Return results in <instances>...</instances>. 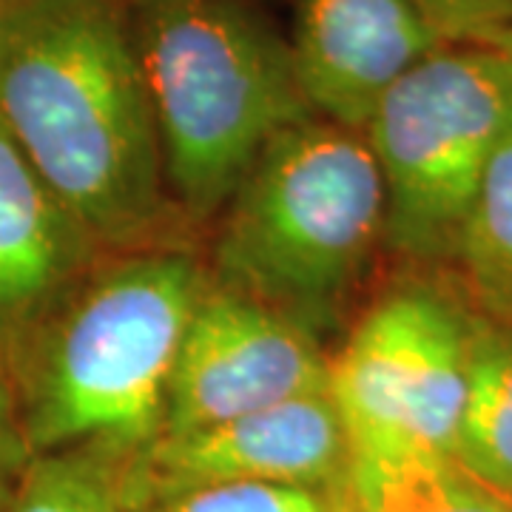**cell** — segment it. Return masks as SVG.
I'll use <instances>...</instances> for the list:
<instances>
[{"instance_id": "6da1fadb", "label": "cell", "mask_w": 512, "mask_h": 512, "mask_svg": "<svg viewBox=\"0 0 512 512\" xmlns=\"http://www.w3.org/2000/svg\"><path fill=\"white\" fill-rule=\"evenodd\" d=\"M0 126L103 251L185 245L126 0H0Z\"/></svg>"}, {"instance_id": "7a4b0ae2", "label": "cell", "mask_w": 512, "mask_h": 512, "mask_svg": "<svg viewBox=\"0 0 512 512\" xmlns=\"http://www.w3.org/2000/svg\"><path fill=\"white\" fill-rule=\"evenodd\" d=\"M208 285L188 245L106 254L9 359L32 453H137L163 433L185 325Z\"/></svg>"}, {"instance_id": "3957f363", "label": "cell", "mask_w": 512, "mask_h": 512, "mask_svg": "<svg viewBox=\"0 0 512 512\" xmlns=\"http://www.w3.org/2000/svg\"><path fill=\"white\" fill-rule=\"evenodd\" d=\"M384 254L365 134L311 114L279 131L214 222L208 276L328 342Z\"/></svg>"}, {"instance_id": "277c9868", "label": "cell", "mask_w": 512, "mask_h": 512, "mask_svg": "<svg viewBox=\"0 0 512 512\" xmlns=\"http://www.w3.org/2000/svg\"><path fill=\"white\" fill-rule=\"evenodd\" d=\"M168 197L214 225L279 131L311 117L291 43L251 0H126Z\"/></svg>"}, {"instance_id": "5b68a950", "label": "cell", "mask_w": 512, "mask_h": 512, "mask_svg": "<svg viewBox=\"0 0 512 512\" xmlns=\"http://www.w3.org/2000/svg\"><path fill=\"white\" fill-rule=\"evenodd\" d=\"M512 131V77L493 46H441L404 72L362 128L384 185V254L450 271L487 165Z\"/></svg>"}, {"instance_id": "8992f818", "label": "cell", "mask_w": 512, "mask_h": 512, "mask_svg": "<svg viewBox=\"0 0 512 512\" xmlns=\"http://www.w3.org/2000/svg\"><path fill=\"white\" fill-rule=\"evenodd\" d=\"M476 322L456 288L419 271L359 308L328 367V396L350 444L453 458Z\"/></svg>"}, {"instance_id": "52a82bcc", "label": "cell", "mask_w": 512, "mask_h": 512, "mask_svg": "<svg viewBox=\"0 0 512 512\" xmlns=\"http://www.w3.org/2000/svg\"><path fill=\"white\" fill-rule=\"evenodd\" d=\"M328 367V342L208 276L174 362L163 433L328 393Z\"/></svg>"}, {"instance_id": "ba28073f", "label": "cell", "mask_w": 512, "mask_h": 512, "mask_svg": "<svg viewBox=\"0 0 512 512\" xmlns=\"http://www.w3.org/2000/svg\"><path fill=\"white\" fill-rule=\"evenodd\" d=\"M350 441L328 393L183 433H160L126 461L137 512L168 495L225 484H282L325 490L348 458Z\"/></svg>"}, {"instance_id": "9c48e42d", "label": "cell", "mask_w": 512, "mask_h": 512, "mask_svg": "<svg viewBox=\"0 0 512 512\" xmlns=\"http://www.w3.org/2000/svg\"><path fill=\"white\" fill-rule=\"evenodd\" d=\"M288 43L313 114L356 131L404 72L447 46L413 0H296Z\"/></svg>"}, {"instance_id": "30bf717a", "label": "cell", "mask_w": 512, "mask_h": 512, "mask_svg": "<svg viewBox=\"0 0 512 512\" xmlns=\"http://www.w3.org/2000/svg\"><path fill=\"white\" fill-rule=\"evenodd\" d=\"M106 254L0 126V353L6 365Z\"/></svg>"}, {"instance_id": "8fae6325", "label": "cell", "mask_w": 512, "mask_h": 512, "mask_svg": "<svg viewBox=\"0 0 512 512\" xmlns=\"http://www.w3.org/2000/svg\"><path fill=\"white\" fill-rule=\"evenodd\" d=\"M322 495L328 512H512L510 495L456 458L393 444H350Z\"/></svg>"}, {"instance_id": "7c38bea8", "label": "cell", "mask_w": 512, "mask_h": 512, "mask_svg": "<svg viewBox=\"0 0 512 512\" xmlns=\"http://www.w3.org/2000/svg\"><path fill=\"white\" fill-rule=\"evenodd\" d=\"M453 458L512 498V325L478 316Z\"/></svg>"}, {"instance_id": "4fadbf2b", "label": "cell", "mask_w": 512, "mask_h": 512, "mask_svg": "<svg viewBox=\"0 0 512 512\" xmlns=\"http://www.w3.org/2000/svg\"><path fill=\"white\" fill-rule=\"evenodd\" d=\"M450 274L481 319L512 325V131L487 165Z\"/></svg>"}, {"instance_id": "5bb4252c", "label": "cell", "mask_w": 512, "mask_h": 512, "mask_svg": "<svg viewBox=\"0 0 512 512\" xmlns=\"http://www.w3.org/2000/svg\"><path fill=\"white\" fill-rule=\"evenodd\" d=\"M123 456L94 444L35 453L3 512H137Z\"/></svg>"}, {"instance_id": "9a60e30c", "label": "cell", "mask_w": 512, "mask_h": 512, "mask_svg": "<svg viewBox=\"0 0 512 512\" xmlns=\"http://www.w3.org/2000/svg\"><path fill=\"white\" fill-rule=\"evenodd\" d=\"M143 512H328V504L325 495L308 487L225 484L168 495Z\"/></svg>"}, {"instance_id": "2e32d148", "label": "cell", "mask_w": 512, "mask_h": 512, "mask_svg": "<svg viewBox=\"0 0 512 512\" xmlns=\"http://www.w3.org/2000/svg\"><path fill=\"white\" fill-rule=\"evenodd\" d=\"M413 6L453 46H487L512 26V0H413Z\"/></svg>"}, {"instance_id": "e0dca14e", "label": "cell", "mask_w": 512, "mask_h": 512, "mask_svg": "<svg viewBox=\"0 0 512 512\" xmlns=\"http://www.w3.org/2000/svg\"><path fill=\"white\" fill-rule=\"evenodd\" d=\"M32 456L35 453L26 441L23 421H20L15 382H12L9 365L0 353V512L6 507L12 487L18 484L20 473Z\"/></svg>"}, {"instance_id": "ac0fdd59", "label": "cell", "mask_w": 512, "mask_h": 512, "mask_svg": "<svg viewBox=\"0 0 512 512\" xmlns=\"http://www.w3.org/2000/svg\"><path fill=\"white\" fill-rule=\"evenodd\" d=\"M487 46H493L495 52L504 57V63H507V72H510V77H512V26L507 29V32H501L498 37H493Z\"/></svg>"}]
</instances>
